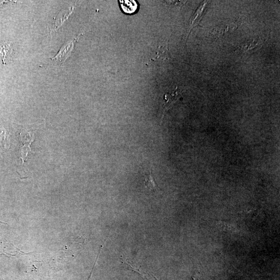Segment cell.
Returning <instances> with one entry per match:
<instances>
[{
  "label": "cell",
  "instance_id": "6",
  "mask_svg": "<svg viewBox=\"0 0 280 280\" xmlns=\"http://www.w3.org/2000/svg\"><path fill=\"white\" fill-rule=\"evenodd\" d=\"M0 146L5 150L9 149L11 146L9 136L6 129L3 127L0 128Z\"/></svg>",
  "mask_w": 280,
  "mask_h": 280
},
{
  "label": "cell",
  "instance_id": "3",
  "mask_svg": "<svg viewBox=\"0 0 280 280\" xmlns=\"http://www.w3.org/2000/svg\"><path fill=\"white\" fill-rule=\"evenodd\" d=\"M14 46L12 43L8 42L0 43V58L4 64H6L7 60L10 59L13 52Z\"/></svg>",
  "mask_w": 280,
  "mask_h": 280
},
{
  "label": "cell",
  "instance_id": "5",
  "mask_svg": "<svg viewBox=\"0 0 280 280\" xmlns=\"http://www.w3.org/2000/svg\"><path fill=\"white\" fill-rule=\"evenodd\" d=\"M119 3L122 10L127 14L134 13L137 10L138 4L135 1L124 0V1H120Z\"/></svg>",
  "mask_w": 280,
  "mask_h": 280
},
{
  "label": "cell",
  "instance_id": "2",
  "mask_svg": "<svg viewBox=\"0 0 280 280\" xmlns=\"http://www.w3.org/2000/svg\"><path fill=\"white\" fill-rule=\"evenodd\" d=\"M263 45L260 37L256 38L245 43L242 46V49L244 53L249 54L259 50L262 48Z\"/></svg>",
  "mask_w": 280,
  "mask_h": 280
},
{
  "label": "cell",
  "instance_id": "7",
  "mask_svg": "<svg viewBox=\"0 0 280 280\" xmlns=\"http://www.w3.org/2000/svg\"><path fill=\"white\" fill-rule=\"evenodd\" d=\"M122 262L126 264L127 266H128L130 268L133 270L134 271L139 274H140L142 278L144 280H158L157 278H155V277H154L153 276L150 275L149 274H147L145 272H144L141 269H138L137 268L134 267L133 266L131 265L130 263L128 262L126 260H122L121 259Z\"/></svg>",
  "mask_w": 280,
  "mask_h": 280
},
{
  "label": "cell",
  "instance_id": "4",
  "mask_svg": "<svg viewBox=\"0 0 280 280\" xmlns=\"http://www.w3.org/2000/svg\"><path fill=\"white\" fill-rule=\"evenodd\" d=\"M144 183L146 188L150 190L156 191L160 189L155 182L154 177L152 175V170L150 169L149 170V172L145 176Z\"/></svg>",
  "mask_w": 280,
  "mask_h": 280
},
{
  "label": "cell",
  "instance_id": "1",
  "mask_svg": "<svg viewBox=\"0 0 280 280\" xmlns=\"http://www.w3.org/2000/svg\"><path fill=\"white\" fill-rule=\"evenodd\" d=\"M76 41V38L67 43L66 45L61 48L58 53L52 59L56 60V61L63 63L69 57L73 51L74 43Z\"/></svg>",
  "mask_w": 280,
  "mask_h": 280
}]
</instances>
